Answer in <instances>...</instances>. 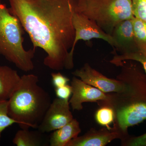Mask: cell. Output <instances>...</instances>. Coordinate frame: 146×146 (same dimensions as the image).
<instances>
[{"mask_svg": "<svg viewBox=\"0 0 146 146\" xmlns=\"http://www.w3.org/2000/svg\"><path fill=\"white\" fill-rule=\"evenodd\" d=\"M18 88L8 100V113L21 129H37L51 103L49 94L33 74L21 76Z\"/></svg>", "mask_w": 146, "mask_h": 146, "instance_id": "obj_2", "label": "cell"}, {"mask_svg": "<svg viewBox=\"0 0 146 146\" xmlns=\"http://www.w3.org/2000/svg\"><path fill=\"white\" fill-rule=\"evenodd\" d=\"M21 78L17 71L6 65H0V99L9 100L18 88Z\"/></svg>", "mask_w": 146, "mask_h": 146, "instance_id": "obj_12", "label": "cell"}, {"mask_svg": "<svg viewBox=\"0 0 146 146\" xmlns=\"http://www.w3.org/2000/svg\"><path fill=\"white\" fill-rule=\"evenodd\" d=\"M126 60H133L141 63L143 67L146 74V53L139 50L123 53L121 54H115L110 60V63L117 65L121 66L122 63Z\"/></svg>", "mask_w": 146, "mask_h": 146, "instance_id": "obj_16", "label": "cell"}, {"mask_svg": "<svg viewBox=\"0 0 146 146\" xmlns=\"http://www.w3.org/2000/svg\"><path fill=\"white\" fill-rule=\"evenodd\" d=\"M52 82L55 88L65 86L70 81V79L60 72L52 73L51 74Z\"/></svg>", "mask_w": 146, "mask_h": 146, "instance_id": "obj_21", "label": "cell"}, {"mask_svg": "<svg viewBox=\"0 0 146 146\" xmlns=\"http://www.w3.org/2000/svg\"><path fill=\"white\" fill-rule=\"evenodd\" d=\"M131 146H146V133L133 138L129 143Z\"/></svg>", "mask_w": 146, "mask_h": 146, "instance_id": "obj_22", "label": "cell"}, {"mask_svg": "<svg viewBox=\"0 0 146 146\" xmlns=\"http://www.w3.org/2000/svg\"><path fill=\"white\" fill-rule=\"evenodd\" d=\"M54 91L57 98L65 100H69L72 93V86L68 84L61 87L55 88Z\"/></svg>", "mask_w": 146, "mask_h": 146, "instance_id": "obj_20", "label": "cell"}, {"mask_svg": "<svg viewBox=\"0 0 146 146\" xmlns=\"http://www.w3.org/2000/svg\"><path fill=\"white\" fill-rule=\"evenodd\" d=\"M112 36L117 44L116 49L121 53L138 50L134 39L132 19L120 22L115 27Z\"/></svg>", "mask_w": 146, "mask_h": 146, "instance_id": "obj_10", "label": "cell"}, {"mask_svg": "<svg viewBox=\"0 0 146 146\" xmlns=\"http://www.w3.org/2000/svg\"><path fill=\"white\" fill-rule=\"evenodd\" d=\"M132 22L137 48L146 53V22L135 17L132 18Z\"/></svg>", "mask_w": 146, "mask_h": 146, "instance_id": "obj_15", "label": "cell"}, {"mask_svg": "<svg viewBox=\"0 0 146 146\" xmlns=\"http://www.w3.org/2000/svg\"><path fill=\"white\" fill-rule=\"evenodd\" d=\"M72 74L104 93H127L131 91L130 87L123 82L106 77L87 63L80 69L73 72Z\"/></svg>", "mask_w": 146, "mask_h": 146, "instance_id": "obj_5", "label": "cell"}, {"mask_svg": "<svg viewBox=\"0 0 146 146\" xmlns=\"http://www.w3.org/2000/svg\"><path fill=\"white\" fill-rule=\"evenodd\" d=\"M8 100L0 99V138L4 130L8 127L17 122L9 116L8 113Z\"/></svg>", "mask_w": 146, "mask_h": 146, "instance_id": "obj_17", "label": "cell"}, {"mask_svg": "<svg viewBox=\"0 0 146 146\" xmlns=\"http://www.w3.org/2000/svg\"><path fill=\"white\" fill-rule=\"evenodd\" d=\"M120 129L125 131L129 127L146 119V102H137L121 108L117 112Z\"/></svg>", "mask_w": 146, "mask_h": 146, "instance_id": "obj_9", "label": "cell"}, {"mask_svg": "<svg viewBox=\"0 0 146 146\" xmlns=\"http://www.w3.org/2000/svg\"><path fill=\"white\" fill-rule=\"evenodd\" d=\"M24 30L19 19L0 0V54L21 70L28 72L34 68L35 49L24 48Z\"/></svg>", "mask_w": 146, "mask_h": 146, "instance_id": "obj_3", "label": "cell"}, {"mask_svg": "<svg viewBox=\"0 0 146 146\" xmlns=\"http://www.w3.org/2000/svg\"><path fill=\"white\" fill-rule=\"evenodd\" d=\"M75 11L96 22L111 35L120 22L134 17L131 0H76Z\"/></svg>", "mask_w": 146, "mask_h": 146, "instance_id": "obj_4", "label": "cell"}, {"mask_svg": "<svg viewBox=\"0 0 146 146\" xmlns=\"http://www.w3.org/2000/svg\"><path fill=\"white\" fill-rule=\"evenodd\" d=\"M134 17L146 22V0H131Z\"/></svg>", "mask_w": 146, "mask_h": 146, "instance_id": "obj_19", "label": "cell"}, {"mask_svg": "<svg viewBox=\"0 0 146 146\" xmlns=\"http://www.w3.org/2000/svg\"><path fill=\"white\" fill-rule=\"evenodd\" d=\"M11 12L29 35L33 48L47 56L45 66L59 71L74 68L72 49L75 31L72 18L76 0H8Z\"/></svg>", "mask_w": 146, "mask_h": 146, "instance_id": "obj_1", "label": "cell"}, {"mask_svg": "<svg viewBox=\"0 0 146 146\" xmlns=\"http://www.w3.org/2000/svg\"><path fill=\"white\" fill-rule=\"evenodd\" d=\"M43 133L39 130L31 131L29 129L18 130L13 138V143L17 146L47 145Z\"/></svg>", "mask_w": 146, "mask_h": 146, "instance_id": "obj_14", "label": "cell"}, {"mask_svg": "<svg viewBox=\"0 0 146 146\" xmlns=\"http://www.w3.org/2000/svg\"><path fill=\"white\" fill-rule=\"evenodd\" d=\"M120 137V133L117 131L108 129L90 131L71 140L66 146H104Z\"/></svg>", "mask_w": 146, "mask_h": 146, "instance_id": "obj_11", "label": "cell"}, {"mask_svg": "<svg viewBox=\"0 0 146 146\" xmlns=\"http://www.w3.org/2000/svg\"><path fill=\"white\" fill-rule=\"evenodd\" d=\"M70 104L69 100L54 99L37 127L38 130L43 133L52 132L70 122L74 118Z\"/></svg>", "mask_w": 146, "mask_h": 146, "instance_id": "obj_7", "label": "cell"}, {"mask_svg": "<svg viewBox=\"0 0 146 146\" xmlns=\"http://www.w3.org/2000/svg\"><path fill=\"white\" fill-rule=\"evenodd\" d=\"M72 96L69 102L73 110H80L83 108L82 104L87 102L99 100L109 101L111 98L96 87L85 83L80 79L74 76L71 82Z\"/></svg>", "mask_w": 146, "mask_h": 146, "instance_id": "obj_8", "label": "cell"}, {"mask_svg": "<svg viewBox=\"0 0 146 146\" xmlns=\"http://www.w3.org/2000/svg\"><path fill=\"white\" fill-rule=\"evenodd\" d=\"M95 117L98 123L109 128V125L114 121L115 113L111 108L104 107L98 110Z\"/></svg>", "mask_w": 146, "mask_h": 146, "instance_id": "obj_18", "label": "cell"}, {"mask_svg": "<svg viewBox=\"0 0 146 146\" xmlns=\"http://www.w3.org/2000/svg\"><path fill=\"white\" fill-rule=\"evenodd\" d=\"M81 131L79 123L73 119L66 125L52 131L49 140L50 145L66 146L70 141L78 137Z\"/></svg>", "mask_w": 146, "mask_h": 146, "instance_id": "obj_13", "label": "cell"}, {"mask_svg": "<svg viewBox=\"0 0 146 146\" xmlns=\"http://www.w3.org/2000/svg\"><path fill=\"white\" fill-rule=\"evenodd\" d=\"M73 26L75 31V38L70 54L73 56L75 47L79 40L89 41L93 39H103L112 46L116 48L117 44L112 35L108 34L94 21L81 13L75 12L72 18Z\"/></svg>", "mask_w": 146, "mask_h": 146, "instance_id": "obj_6", "label": "cell"}]
</instances>
